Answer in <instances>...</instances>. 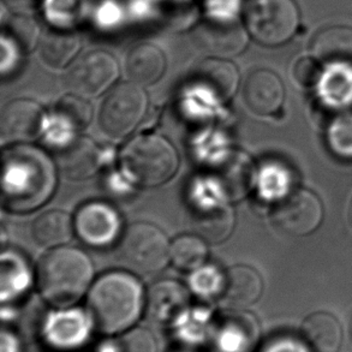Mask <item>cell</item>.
<instances>
[{
    "mask_svg": "<svg viewBox=\"0 0 352 352\" xmlns=\"http://www.w3.org/2000/svg\"><path fill=\"white\" fill-rule=\"evenodd\" d=\"M54 186V167L43 151L19 144L4 153L3 199L10 210L38 208L51 197Z\"/></svg>",
    "mask_w": 352,
    "mask_h": 352,
    "instance_id": "cell-1",
    "label": "cell"
},
{
    "mask_svg": "<svg viewBox=\"0 0 352 352\" xmlns=\"http://www.w3.org/2000/svg\"><path fill=\"white\" fill-rule=\"evenodd\" d=\"M144 305L142 286L135 276L124 272H110L101 276L88 295V311L96 327L107 334L133 329Z\"/></svg>",
    "mask_w": 352,
    "mask_h": 352,
    "instance_id": "cell-2",
    "label": "cell"
},
{
    "mask_svg": "<svg viewBox=\"0 0 352 352\" xmlns=\"http://www.w3.org/2000/svg\"><path fill=\"white\" fill-rule=\"evenodd\" d=\"M94 276L91 258L75 248H56L38 263L40 294L57 308H69L81 300Z\"/></svg>",
    "mask_w": 352,
    "mask_h": 352,
    "instance_id": "cell-3",
    "label": "cell"
},
{
    "mask_svg": "<svg viewBox=\"0 0 352 352\" xmlns=\"http://www.w3.org/2000/svg\"><path fill=\"white\" fill-rule=\"evenodd\" d=\"M122 165L129 176L142 186H162L176 175L179 159L166 138L141 135L124 147Z\"/></svg>",
    "mask_w": 352,
    "mask_h": 352,
    "instance_id": "cell-4",
    "label": "cell"
},
{
    "mask_svg": "<svg viewBox=\"0 0 352 352\" xmlns=\"http://www.w3.org/2000/svg\"><path fill=\"white\" fill-rule=\"evenodd\" d=\"M243 19L250 38L257 43L279 47L297 35L302 14L296 0H247Z\"/></svg>",
    "mask_w": 352,
    "mask_h": 352,
    "instance_id": "cell-5",
    "label": "cell"
},
{
    "mask_svg": "<svg viewBox=\"0 0 352 352\" xmlns=\"http://www.w3.org/2000/svg\"><path fill=\"white\" fill-rule=\"evenodd\" d=\"M118 258L136 274H154L171 258V244L157 226L138 221L130 225L120 239Z\"/></svg>",
    "mask_w": 352,
    "mask_h": 352,
    "instance_id": "cell-6",
    "label": "cell"
},
{
    "mask_svg": "<svg viewBox=\"0 0 352 352\" xmlns=\"http://www.w3.org/2000/svg\"><path fill=\"white\" fill-rule=\"evenodd\" d=\"M147 110V96L141 86L122 83L116 87L101 106L99 124L110 138H123L142 122Z\"/></svg>",
    "mask_w": 352,
    "mask_h": 352,
    "instance_id": "cell-7",
    "label": "cell"
},
{
    "mask_svg": "<svg viewBox=\"0 0 352 352\" xmlns=\"http://www.w3.org/2000/svg\"><path fill=\"white\" fill-rule=\"evenodd\" d=\"M118 63L111 53L94 50L78 58L67 74L72 94L91 99L105 93L117 81Z\"/></svg>",
    "mask_w": 352,
    "mask_h": 352,
    "instance_id": "cell-8",
    "label": "cell"
},
{
    "mask_svg": "<svg viewBox=\"0 0 352 352\" xmlns=\"http://www.w3.org/2000/svg\"><path fill=\"white\" fill-rule=\"evenodd\" d=\"M276 229L291 237H303L319 229L324 207L319 196L305 189L291 191L281 199L272 215Z\"/></svg>",
    "mask_w": 352,
    "mask_h": 352,
    "instance_id": "cell-9",
    "label": "cell"
},
{
    "mask_svg": "<svg viewBox=\"0 0 352 352\" xmlns=\"http://www.w3.org/2000/svg\"><path fill=\"white\" fill-rule=\"evenodd\" d=\"M94 327L89 311L72 307L58 308L43 321V337L51 348L70 351L82 348L91 338Z\"/></svg>",
    "mask_w": 352,
    "mask_h": 352,
    "instance_id": "cell-10",
    "label": "cell"
},
{
    "mask_svg": "<svg viewBox=\"0 0 352 352\" xmlns=\"http://www.w3.org/2000/svg\"><path fill=\"white\" fill-rule=\"evenodd\" d=\"M249 36L244 24L237 22L204 21L192 30V41L202 52L225 59L242 53L249 43Z\"/></svg>",
    "mask_w": 352,
    "mask_h": 352,
    "instance_id": "cell-11",
    "label": "cell"
},
{
    "mask_svg": "<svg viewBox=\"0 0 352 352\" xmlns=\"http://www.w3.org/2000/svg\"><path fill=\"white\" fill-rule=\"evenodd\" d=\"M122 228L117 210L104 202H91L82 206L75 219L78 237L89 247L102 248L115 242Z\"/></svg>",
    "mask_w": 352,
    "mask_h": 352,
    "instance_id": "cell-12",
    "label": "cell"
},
{
    "mask_svg": "<svg viewBox=\"0 0 352 352\" xmlns=\"http://www.w3.org/2000/svg\"><path fill=\"white\" fill-rule=\"evenodd\" d=\"M43 124V109L35 101L17 99L5 106L0 117L3 142H30L38 138Z\"/></svg>",
    "mask_w": 352,
    "mask_h": 352,
    "instance_id": "cell-13",
    "label": "cell"
},
{
    "mask_svg": "<svg viewBox=\"0 0 352 352\" xmlns=\"http://www.w3.org/2000/svg\"><path fill=\"white\" fill-rule=\"evenodd\" d=\"M189 292L178 281H157L148 290L144 311L153 324L173 327L189 309Z\"/></svg>",
    "mask_w": 352,
    "mask_h": 352,
    "instance_id": "cell-14",
    "label": "cell"
},
{
    "mask_svg": "<svg viewBox=\"0 0 352 352\" xmlns=\"http://www.w3.org/2000/svg\"><path fill=\"white\" fill-rule=\"evenodd\" d=\"M197 88L218 101L230 100L237 91L239 72L234 63L225 58H207L192 72Z\"/></svg>",
    "mask_w": 352,
    "mask_h": 352,
    "instance_id": "cell-15",
    "label": "cell"
},
{
    "mask_svg": "<svg viewBox=\"0 0 352 352\" xmlns=\"http://www.w3.org/2000/svg\"><path fill=\"white\" fill-rule=\"evenodd\" d=\"M243 98L248 107L257 115H276L285 100V88L276 74L261 69L248 76Z\"/></svg>",
    "mask_w": 352,
    "mask_h": 352,
    "instance_id": "cell-16",
    "label": "cell"
},
{
    "mask_svg": "<svg viewBox=\"0 0 352 352\" xmlns=\"http://www.w3.org/2000/svg\"><path fill=\"white\" fill-rule=\"evenodd\" d=\"M58 168L64 176L82 181L93 176L100 166V152L89 138L67 140L56 154Z\"/></svg>",
    "mask_w": 352,
    "mask_h": 352,
    "instance_id": "cell-17",
    "label": "cell"
},
{
    "mask_svg": "<svg viewBox=\"0 0 352 352\" xmlns=\"http://www.w3.org/2000/svg\"><path fill=\"white\" fill-rule=\"evenodd\" d=\"M191 226L206 242L219 244L234 231V210L224 202L204 204L192 210Z\"/></svg>",
    "mask_w": 352,
    "mask_h": 352,
    "instance_id": "cell-18",
    "label": "cell"
},
{
    "mask_svg": "<svg viewBox=\"0 0 352 352\" xmlns=\"http://www.w3.org/2000/svg\"><path fill=\"white\" fill-rule=\"evenodd\" d=\"M263 290L261 276L249 266H234L224 276L221 295L225 303L234 309H244L260 300Z\"/></svg>",
    "mask_w": 352,
    "mask_h": 352,
    "instance_id": "cell-19",
    "label": "cell"
},
{
    "mask_svg": "<svg viewBox=\"0 0 352 352\" xmlns=\"http://www.w3.org/2000/svg\"><path fill=\"white\" fill-rule=\"evenodd\" d=\"M310 53L322 64H352V28L329 25L320 29L310 43Z\"/></svg>",
    "mask_w": 352,
    "mask_h": 352,
    "instance_id": "cell-20",
    "label": "cell"
},
{
    "mask_svg": "<svg viewBox=\"0 0 352 352\" xmlns=\"http://www.w3.org/2000/svg\"><path fill=\"white\" fill-rule=\"evenodd\" d=\"M254 179V165L245 153L232 152L220 162L217 182L224 195L237 201L247 195Z\"/></svg>",
    "mask_w": 352,
    "mask_h": 352,
    "instance_id": "cell-21",
    "label": "cell"
},
{
    "mask_svg": "<svg viewBox=\"0 0 352 352\" xmlns=\"http://www.w3.org/2000/svg\"><path fill=\"white\" fill-rule=\"evenodd\" d=\"M165 57L151 43H140L129 51L125 72L129 80L138 86H151L159 81L165 72Z\"/></svg>",
    "mask_w": 352,
    "mask_h": 352,
    "instance_id": "cell-22",
    "label": "cell"
},
{
    "mask_svg": "<svg viewBox=\"0 0 352 352\" xmlns=\"http://www.w3.org/2000/svg\"><path fill=\"white\" fill-rule=\"evenodd\" d=\"M300 333L316 352H338L343 342V331L338 320L326 311H316L305 318Z\"/></svg>",
    "mask_w": 352,
    "mask_h": 352,
    "instance_id": "cell-23",
    "label": "cell"
},
{
    "mask_svg": "<svg viewBox=\"0 0 352 352\" xmlns=\"http://www.w3.org/2000/svg\"><path fill=\"white\" fill-rule=\"evenodd\" d=\"M315 87L327 105L337 109L348 107L352 104V64H324V70Z\"/></svg>",
    "mask_w": 352,
    "mask_h": 352,
    "instance_id": "cell-24",
    "label": "cell"
},
{
    "mask_svg": "<svg viewBox=\"0 0 352 352\" xmlns=\"http://www.w3.org/2000/svg\"><path fill=\"white\" fill-rule=\"evenodd\" d=\"M74 228L72 217L67 213L50 210L34 221L32 234L41 247L58 248L72 239Z\"/></svg>",
    "mask_w": 352,
    "mask_h": 352,
    "instance_id": "cell-25",
    "label": "cell"
},
{
    "mask_svg": "<svg viewBox=\"0 0 352 352\" xmlns=\"http://www.w3.org/2000/svg\"><path fill=\"white\" fill-rule=\"evenodd\" d=\"M81 50V40L76 34L48 32L40 41L38 54L48 67L62 69L72 63Z\"/></svg>",
    "mask_w": 352,
    "mask_h": 352,
    "instance_id": "cell-26",
    "label": "cell"
},
{
    "mask_svg": "<svg viewBox=\"0 0 352 352\" xmlns=\"http://www.w3.org/2000/svg\"><path fill=\"white\" fill-rule=\"evenodd\" d=\"M254 324L241 315L217 327L213 339L219 352H248L254 344Z\"/></svg>",
    "mask_w": 352,
    "mask_h": 352,
    "instance_id": "cell-27",
    "label": "cell"
},
{
    "mask_svg": "<svg viewBox=\"0 0 352 352\" xmlns=\"http://www.w3.org/2000/svg\"><path fill=\"white\" fill-rule=\"evenodd\" d=\"M215 329L210 311L205 309H188L173 324L177 338L189 345L208 342V339L213 338Z\"/></svg>",
    "mask_w": 352,
    "mask_h": 352,
    "instance_id": "cell-28",
    "label": "cell"
},
{
    "mask_svg": "<svg viewBox=\"0 0 352 352\" xmlns=\"http://www.w3.org/2000/svg\"><path fill=\"white\" fill-rule=\"evenodd\" d=\"M208 257V248L200 236L184 234L171 244V260L182 271H197Z\"/></svg>",
    "mask_w": 352,
    "mask_h": 352,
    "instance_id": "cell-29",
    "label": "cell"
},
{
    "mask_svg": "<svg viewBox=\"0 0 352 352\" xmlns=\"http://www.w3.org/2000/svg\"><path fill=\"white\" fill-rule=\"evenodd\" d=\"M30 284V274L25 262L14 252L3 255V279H1V300L3 303L17 298Z\"/></svg>",
    "mask_w": 352,
    "mask_h": 352,
    "instance_id": "cell-30",
    "label": "cell"
},
{
    "mask_svg": "<svg viewBox=\"0 0 352 352\" xmlns=\"http://www.w3.org/2000/svg\"><path fill=\"white\" fill-rule=\"evenodd\" d=\"M56 119L60 128L65 131L74 133L87 128L91 123L93 111L85 98L82 96H67L62 98L56 106Z\"/></svg>",
    "mask_w": 352,
    "mask_h": 352,
    "instance_id": "cell-31",
    "label": "cell"
},
{
    "mask_svg": "<svg viewBox=\"0 0 352 352\" xmlns=\"http://www.w3.org/2000/svg\"><path fill=\"white\" fill-rule=\"evenodd\" d=\"M327 144L336 157L352 160V112H337L326 131Z\"/></svg>",
    "mask_w": 352,
    "mask_h": 352,
    "instance_id": "cell-32",
    "label": "cell"
},
{
    "mask_svg": "<svg viewBox=\"0 0 352 352\" xmlns=\"http://www.w3.org/2000/svg\"><path fill=\"white\" fill-rule=\"evenodd\" d=\"M8 28V38L16 43L21 52H30L38 45L40 27L35 19L16 16L10 19Z\"/></svg>",
    "mask_w": 352,
    "mask_h": 352,
    "instance_id": "cell-33",
    "label": "cell"
},
{
    "mask_svg": "<svg viewBox=\"0 0 352 352\" xmlns=\"http://www.w3.org/2000/svg\"><path fill=\"white\" fill-rule=\"evenodd\" d=\"M191 289L202 297H210L215 294H221L224 287V278L218 274L213 268H205L196 272L190 279Z\"/></svg>",
    "mask_w": 352,
    "mask_h": 352,
    "instance_id": "cell-34",
    "label": "cell"
},
{
    "mask_svg": "<svg viewBox=\"0 0 352 352\" xmlns=\"http://www.w3.org/2000/svg\"><path fill=\"white\" fill-rule=\"evenodd\" d=\"M291 182L292 178H291L290 172L287 171L285 167H279L276 165L267 167L262 178V183L265 189L268 191V194L272 197L281 196V199H284L283 195H285L289 191Z\"/></svg>",
    "mask_w": 352,
    "mask_h": 352,
    "instance_id": "cell-35",
    "label": "cell"
},
{
    "mask_svg": "<svg viewBox=\"0 0 352 352\" xmlns=\"http://www.w3.org/2000/svg\"><path fill=\"white\" fill-rule=\"evenodd\" d=\"M324 70V64L316 58L302 57L295 63L294 77L296 81L305 87H315Z\"/></svg>",
    "mask_w": 352,
    "mask_h": 352,
    "instance_id": "cell-36",
    "label": "cell"
},
{
    "mask_svg": "<svg viewBox=\"0 0 352 352\" xmlns=\"http://www.w3.org/2000/svg\"><path fill=\"white\" fill-rule=\"evenodd\" d=\"M123 352H157V339L144 329H129L123 338Z\"/></svg>",
    "mask_w": 352,
    "mask_h": 352,
    "instance_id": "cell-37",
    "label": "cell"
},
{
    "mask_svg": "<svg viewBox=\"0 0 352 352\" xmlns=\"http://www.w3.org/2000/svg\"><path fill=\"white\" fill-rule=\"evenodd\" d=\"M19 52H21V50L16 46V43L4 35L1 40V72H3V75L14 69L17 63Z\"/></svg>",
    "mask_w": 352,
    "mask_h": 352,
    "instance_id": "cell-38",
    "label": "cell"
},
{
    "mask_svg": "<svg viewBox=\"0 0 352 352\" xmlns=\"http://www.w3.org/2000/svg\"><path fill=\"white\" fill-rule=\"evenodd\" d=\"M21 343L16 334L11 331L3 329L0 334V352H19Z\"/></svg>",
    "mask_w": 352,
    "mask_h": 352,
    "instance_id": "cell-39",
    "label": "cell"
},
{
    "mask_svg": "<svg viewBox=\"0 0 352 352\" xmlns=\"http://www.w3.org/2000/svg\"><path fill=\"white\" fill-rule=\"evenodd\" d=\"M96 352H123V348L113 342H105L98 346Z\"/></svg>",
    "mask_w": 352,
    "mask_h": 352,
    "instance_id": "cell-40",
    "label": "cell"
},
{
    "mask_svg": "<svg viewBox=\"0 0 352 352\" xmlns=\"http://www.w3.org/2000/svg\"><path fill=\"white\" fill-rule=\"evenodd\" d=\"M349 334H350V340H351V343H352V320H351V324H350V332H349Z\"/></svg>",
    "mask_w": 352,
    "mask_h": 352,
    "instance_id": "cell-41",
    "label": "cell"
},
{
    "mask_svg": "<svg viewBox=\"0 0 352 352\" xmlns=\"http://www.w3.org/2000/svg\"><path fill=\"white\" fill-rule=\"evenodd\" d=\"M351 215H352V210H351Z\"/></svg>",
    "mask_w": 352,
    "mask_h": 352,
    "instance_id": "cell-42",
    "label": "cell"
}]
</instances>
